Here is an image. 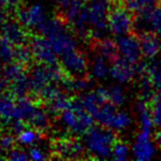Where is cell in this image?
Returning <instances> with one entry per match:
<instances>
[{
  "label": "cell",
  "instance_id": "1",
  "mask_svg": "<svg viewBox=\"0 0 161 161\" xmlns=\"http://www.w3.org/2000/svg\"><path fill=\"white\" fill-rule=\"evenodd\" d=\"M117 138L115 131L105 126H92L84 134L83 143L93 158L107 159L112 157Z\"/></svg>",
  "mask_w": 161,
  "mask_h": 161
},
{
  "label": "cell",
  "instance_id": "2",
  "mask_svg": "<svg viewBox=\"0 0 161 161\" xmlns=\"http://www.w3.org/2000/svg\"><path fill=\"white\" fill-rule=\"evenodd\" d=\"M62 12V18L73 28L78 36L85 39L90 34V17L85 0H55Z\"/></svg>",
  "mask_w": 161,
  "mask_h": 161
},
{
  "label": "cell",
  "instance_id": "3",
  "mask_svg": "<svg viewBox=\"0 0 161 161\" xmlns=\"http://www.w3.org/2000/svg\"><path fill=\"white\" fill-rule=\"evenodd\" d=\"M94 117L80 105L78 99H73L72 106L58 115L61 127L73 135H84L94 124Z\"/></svg>",
  "mask_w": 161,
  "mask_h": 161
},
{
  "label": "cell",
  "instance_id": "4",
  "mask_svg": "<svg viewBox=\"0 0 161 161\" xmlns=\"http://www.w3.org/2000/svg\"><path fill=\"white\" fill-rule=\"evenodd\" d=\"M66 75L62 66L55 64H44L40 63L36 64L30 69V84L31 92L38 94L42 87L49 83H61V80Z\"/></svg>",
  "mask_w": 161,
  "mask_h": 161
},
{
  "label": "cell",
  "instance_id": "5",
  "mask_svg": "<svg viewBox=\"0 0 161 161\" xmlns=\"http://www.w3.org/2000/svg\"><path fill=\"white\" fill-rule=\"evenodd\" d=\"M113 0H88V17L94 39H102L107 32L108 14L110 11Z\"/></svg>",
  "mask_w": 161,
  "mask_h": 161
},
{
  "label": "cell",
  "instance_id": "6",
  "mask_svg": "<svg viewBox=\"0 0 161 161\" xmlns=\"http://www.w3.org/2000/svg\"><path fill=\"white\" fill-rule=\"evenodd\" d=\"M16 18L23 27L36 29L47 19V14L42 3H34L19 7L16 11Z\"/></svg>",
  "mask_w": 161,
  "mask_h": 161
},
{
  "label": "cell",
  "instance_id": "7",
  "mask_svg": "<svg viewBox=\"0 0 161 161\" xmlns=\"http://www.w3.org/2000/svg\"><path fill=\"white\" fill-rule=\"evenodd\" d=\"M132 25L134 18L126 7H115L108 14V28L116 36L129 33Z\"/></svg>",
  "mask_w": 161,
  "mask_h": 161
},
{
  "label": "cell",
  "instance_id": "8",
  "mask_svg": "<svg viewBox=\"0 0 161 161\" xmlns=\"http://www.w3.org/2000/svg\"><path fill=\"white\" fill-rule=\"evenodd\" d=\"M61 66L67 75L71 76H86L88 69V61L83 52L74 50L64 55L60 56Z\"/></svg>",
  "mask_w": 161,
  "mask_h": 161
},
{
  "label": "cell",
  "instance_id": "9",
  "mask_svg": "<svg viewBox=\"0 0 161 161\" xmlns=\"http://www.w3.org/2000/svg\"><path fill=\"white\" fill-rule=\"evenodd\" d=\"M53 153L61 159H80L84 156L86 149L84 143L74 138H60L54 141Z\"/></svg>",
  "mask_w": 161,
  "mask_h": 161
},
{
  "label": "cell",
  "instance_id": "10",
  "mask_svg": "<svg viewBox=\"0 0 161 161\" xmlns=\"http://www.w3.org/2000/svg\"><path fill=\"white\" fill-rule=\"evenodd\" d=\"M52 45V49L58 56H62L74 50H77V41L74 34L64 27L63 29L47 36Z\"/></svg>",
  "mask_w": 161,
  "mask_h": 161
},
{
  "label": "cell",
  "instance_id": "11",
  "mask_svg": "<svg viewBox=\"0 0 161 161\" xmlns=\"http://www.w3.org/2000/svg\"><path fill=\"white\" fill-rule=\"evenodd\" d=\"M117 49L120 58L129 61L131 63H138L140 60L141 49H140V42L135 36L127 33L123 36H117L116 40Z\"/></svg>",
  "mask_w": 161,
  "mask_h": 161
},
{
  "label": "cell",
  "instance_id": "12",
  "mask_svg": "<svg viewBox=\"0 0 161 161\" xmlns=\"http://www.w3.org/2000/svg\"><path fill=\"white\" fill-rule=\"evenodd\" d=\"M30 47H31L33 58L40 63L44 64H55L58 61V55L52 49L49 39L47 36H36L30 40Z\"/></svg>",
  "mask_w": 161,
  "mask_h": 161
},
{
  "label": "cell",
  "instance_id": "13",
  "mask_svg": "<svg viewBox=\"0 0 161 161\" xmlns=\"http://www.w3.org/2000/svg\"><path fill=\"white\" fill-rule=\"evenodd\" d=\"M151 132L140 130L135 138L131 147V153L135 159L139 161L150 160L156 154V146L151 140Z\"/></svg>",
  "mask_w": 161,
  "mask_h": 161
},
{
  "label": "cell",
  "instance_id": "14",
  "mask_svg": "<svg viewBox=\"0 0 161 161\" xmlns=\"http://www.w3.org/2000/svg\"><path fill=\"white\" fill-rule=\"evenodd\" d=\"M18 20H8L6 19L0 23V36L7 39L10 43L16 45L25 44L29 40V34Z\"/></svg>",
  "mask_w": 161,
  "mask_h": 161
},
{
  "label": "cell",
  "instance_id": "15",
  "mask_svg": "<svg viewBox=\"0 0 161 161\" xmlns=\"http://www.w3.org/2000/svg\"><path fill=\"white\" fill-rule=\"evenodd\" d=\"M80 105L83 106L90 114L94 115L104 103L108 102L106 87H98L94 91L80 93L77 97Z\"/></svg>",
  "mask_w": 161,
  "mask_h": 161
},
{
  "label": "cell",
  "instance_id": "16",
  "mask_svg": "<svg viewBox=\"0 0 161 161\" xmlns=\"http://www.w3.org/2000/svg\"><path fill=\"white\" fill-rule=\"evenodd\" d=\"M110 64L109 75L118 84H127L135 77L137 69L132 65L134 63L123 58H118Z\"/></svg>",
  "mask_w": 161,
  "mask_h": 161
},
{
  "label": "cell",
  "instance_id": "17",
  "mask_svg": "<svg viewBox=\"0 0 161 161\" xmlns=\"http://www.w3.org/2000/svg\"><path fill=\"white\" fill-rule=\"evenodd\" d=\"M17 99L10 93L0 94V125H9L14 117Z\"/></svg>",
  "mask_w": 161,
  "mask_h": 161
},
{
  "label": "cell",
  "instance_id": "18",
  "mask_svg": "<svg viewBox=\"0 0 161 161\" xmlns=\"http://www.w3.org/2000/svg\"><path fill=\"white\" fill-rule=\"evenodd\" d=\"M140 49L141 54L147 58H157L161 50V43L156 34L151 32H145L140 34Z\"/></svg>",
  "mask_w": 161,
  "mask_h": 161
},
{
  "label": "cell",
  "instance_id": "19",
  "mask_svg": "<svg viewBox=\"0 0 161 161\" xmlns=\"http://www.w3.org/2000/svg\"><path fill=\"white\" fill-rule=\"evenodd\" d=\"M61 86L63 90L66 92H74V93H84L87 92L92 88L93 83L92 80L86 76H71V75H65L64 78L61 80Z\"/></svg>",
  "mask_w": 161,
  "mask_h": 161
},
{
  "label": "cell",
  "instance_id": "20",
  "mask_svg": "<svg viewBox=\"0 0 161 161\" xmlns=\"http://www.w3.org/2000/svg\"><path fill=\"white\" fill-rule=\"evenodd\" d=\"M94 47L96 50V53L101 54L102 56L106 58L109 63L114 62L116 58H118V49H117L116 41L109 40V39L102 38L95 40Z\"/></svg>",
  "mask_w": 161,
  "mask_h": 161
},
{
  "label": "cell",
  "instance_id": "21",
  "mask_svg": "<svg viewBox=\"0 0 161 161\" xmlns=\"http://www.w3.org/2000/svg\"><path fill=\"white\" fill-rule=\"evenodd\" d=\"M27 124H29L32 128L38 129L40 131H44L50 126V112L44 108L36 106L30 117L28 118Z\"/></svg>",
  "mask_w": 161,
  "mask_h": 161
},
{
  "label": "cell",
  "instance_id": "22",
  "mask_svg": "<svg viewBox=\"0 0 161 161\" xmlns=\"http://www.w3.org/2000/svg\"><path fill=\"white\" fill-rule=\"evenodd\" d=\"M109 62L106 60L104 56H102L101 54L97 53L96 55H94L92 62L90 64V73L91 76L95 80H103L106 76L109 74V69L110 66Z\"/></svg>",
  "mask_w": 161,
  "mask_h": 161
},
{
  "label": "cell",
  "instance_id": "23",
  "mask_svg": "<svg viewBox=\"0 0 161 161\" xmlns=\"http://www.w3.org/2000/svg\"><path fill=\"white\" fill-rule=\"evenodd\" d=\"M36 107V103L32 99H30L27 96L17 97V105H16V112H14V120L20 119V120L27 121L30 115Z\"/></svg>",
  "mask_w": 161,
  "mask_h": 161
},
{
  "label": "cell",
  "instance_id": "24",
  "mask_svg": "<svg viewBox=\"0 0 161 161\" xmlns=\"http://www.w3.org/2000/svg\"><path fill=\"white\" fill-rule=\"evenodd\" d=\"M9 93L14 97H22L27 96L29 92H31V84H30V77L25 73L20 75L18 78L12 80L9 84Z\"/></svg>",
  "mask_w": 161,
  "mask_h": 161
},
{
  "label": "cell",
  "instance_id": "25",
  "mask_svg": "<svg viewBox=\"0 0 161 161\" xmlns=\"http://www.w3.org/2000/svg\"><path fill=\"white\" fill-rule=\"evenodd\" d=\"M137 115H138V120L140 124L141 130L151 132L153 120H152L151 110L147 106V102H143L140 99L137 103Z\"/></svg>",
  "mask_w": 161,
  "mask_h": 161
},
{
  "label": "cell",
  "instance_id": "26",
  "mask_svg": "<svg viewBox=\"0 0 161 161\" xmlns=\"http://www.w3.org/2000/svg\"><path fill=\"white\" fill-rule=\"evenodd\" d=\"M21 63L19 62H9L7 64H5L1 69H0V77H3L6 82L11 83L12 80H14L16 78H18L20 75H22L25 73V69Z\"/></svg>",
  "mask_w": 161,
  "mask_h": 161
},
{
  "label": "cell",
  "instance_id": "27",
  "mask_svg": "<svg viewBox=\"0 0 161 161\" xmlns=\"http://www.w3.org/2000/svg\"><path fill=\"white\" fill-rule=\"evenodd\" d=\"M131 124L132 118L129 113L125 112V110H116L108 128L113 129L114 131H123V130L129 128Z\"/></svg>",
  "mask_w": 161,
  "mask_h": 161
},
{
  "label": "cell",
  "instance_id": "28",
  "mask_svg": "<svg viewBox=\"0 0 161 161\" xmlns=\"http://www.w3.org/2000/svg\"><path fill=\"white\" fill-rule=\"evenodd\" d=\"M17 143L21 147H31L41 139V131L34 128H25L17 135Z\"/></svg>",
  "mask_w": 161,
  "mask_h": 161
},
{
  "label": "cell",
  "instance_id": "29",
  "mask_svg": "<svg viewBox=\"0 0 161 161\" xmlns=\"http://www.w3.org/2000/svg\"><path fill=\"white\" fill-rule=\"evenodd\" d=\"M153 9V8H152ZM152 9H146L141 11L136 12V16L134 18V25L132 28L136 30L138 33H145L149 32L151 30V25H150V14H151Z\"/></svg>",
  "mask_w": 161,
  "mask_h": 161
},
{
  "label": "cell",
  "instance_id": "30",
  "mask_svg": "<svg viewBox=\"0 0 161 161\" xmlns=\"http://www.w3.org/2000/svg\"><path fill=\"white\" fill-rule=\"evenodd\" d=\"M147 74L151 80L154 90L161 93V58H152V61L147 64Z\"/></svg>",
  "mask_w": 161,
  "mask_h": 161
},
{
  "label": "cell",
  "instance_id": "31",
  "mask_svg": "<svg viewBox=\"0 0 161 161\" xmlns=\"http://www.w3.org/2000/svg\"><path fill=\"white\" fill-rule=\"evenodd\" d=\"M72 99H69L67 97V95L65 93L61 94L60 96H58L56 98H54L53 101L47 103V109L50 112V114L53 115H60L62 112H64L65 109L69 108L72 106Z\"/></svg>",
  "mask_w": 161,
  "mask_h": 161
},
{
  "label": "cell",
  "instance_id": "32",
  "mask_svg": "<svg viewBox=\"0 0 161 161\" xmlns=\"http://www.w3.org/2000/svg\"><path fill=\"white\" fill-rule=\"evenodd\" d=\"M153 85L151 83V80L148 76L147 72L140 74V82H139V94L140 99L143 102H151L154 96Z\"/></svg>",
  "mask_w": 161,
  "mask_h": 161
},
{
  "label": "cell",
  "instance_id": "33",
  "mask_svg": "<svg viewBox=\"0 0 161 161\" xmlns=\"http://www.w3.org/2000/svg\"><path fill=\"white\" fill-rule=\"evenodd\" d=\"M107 90V97L108 102L116 105L117 107H120L127 101V95L125 90L120 85H112L109 87H106Z\"/></svg>",
  "mask_w": 161,
  "mask_h": 161
},
{
  "label": "cell",
  "instance_id": "34",
  "mask_svg": "<svg viewBox=\"0 0 161 161\" xmlns=\"http://www.w3.org/2000/svg\"><path fill=\"white\" fill-rule=\"evenodd\" d=\"M63 87L62 86L56 85V83H49L42 87V90L36 94V96L41 99V101L49 103V102L53 101L54 98H56L58 96H60L61 94H63Z\"/></svg>",
  "mask_w": 161,
  "mask_h": 161
},
{
  "label": "cell",
  "instance_id": "35",
  "mask_svg": "<svg viewBox=\"0 0 161 161\" xmlns=\"http://www.w3.org/2000/svg\"><path fill=\"white\" fill-rule=\"evenodd\" d=\"M14 60V47L7 39L0 36V64H7Z\"/></svg>",
  "mask_w": 161,
  "mask_h": 161
},
{
  "label": "cell",
  "instance_id": "36",
  "mask_svg": "<svg viewBox=\"0 0 161 161\" xmlns=\"http://www.w3.org/2000/svg\"><path fill=\"white\" fill-rule=\"evenodd\" d=\"M158 0H124V5L128 10L138 12L141 10L152 9Z\"/></svg>",
  "mask_w": 161,
  "mask_h": 161
},
{
  "label": "cell",
  "instance_id": "37",
  "mask_svg": "<svg viewBox=\"0 0 161 161\" xmlns=\"http://www.w3.org/2000/svg\"><path fill=\"white\" fill-rule=\"evenodd\" d=\"M33 53H32L31 47L25 44L16 45L14 47V60L21 63L22 65H28L32 61Z\"/></svg>",
  "mask_w": 161,
  "mask_h": 161
},
{
  "label": "cell",
  "instance_id": "38",
  "mask_svg": "<svg viewBox=\"0 0 161 161\" xmlns=\"http://www.w3.org/2000/svg\"><path fill=\"white\" fill-rule=\"evenodd\" d=\"M151 116L153 120V126L161 130V93L154 95L151 101Z\"/></svg>",
  "mask_w": 161,
  "mask_h": 161
},
{
  "label": "cell",
  "instance_id": "39",
  "mask_svg": "<svg viewBox=\"0 0 161 161\" xmlns=\"http://www.w3.org/2000/svg\"><path fill=\"white\" fill-rule=\"evenodd\" d=\"M130 152L131 151L127 143L123 142V141H116L114 148H113L112 158L116 161H125L129 158Z\"/></svg>",
  "mask_w": 161,
  "mask_h": 161
},
{
  "label": "cell",
  "instance_id": "40",
  "mask_svg": "<svg viewBox=\"0 0 161 161\" xmlns=\"http://www.w3.org/2000/svg\"><path fill=\"white\" fill-rule=\"evenodd\" d=\"M150 25H151V30L157 34L161 36V7L154 8L151 10L150 14Z\"/></svg>",
  "mask_w": 161,
  "mask_h": 161
},
{
  "label": "cell",
  "instance_id": "41",
  "mask_svg": "<svg viewBox=\"0 0 161 161\" xmlns=\"http://www.w3.org/2000/svg\"><path fill=\"white\" fill-rule=\"evenodd\" d=\"M14 134L12 132H6V134L0 135V149L10 150L14 147L17 143V138L14 137Z\"/></svg>",
  "mask_w": 161,
  "mask_h": 161
},
{
  "label": "cell",
  "instance_id": "42",
  "mask_svg": "<svg viewBox=\"0 0 161 161\" xmlns=\"http://www.w3.org/2000/svg\"><path fill=\"white\" fill-rule=\"evenodd\" d=\"M6 158L11 161H25L30 159L28 152H25L23 149H19V148H12V149L8 150Z\"/></svg>",
  "mask_w": 161,
  "mask_h": 161
},
{
  "label": "cell",
  "instance_id": "43",
  "mask_svg": "<svg viewBox=\"0 0 161 161\" xmlns=\"http://www.w3.org/2000/svg\"><path fill=\"white\" fill-rule=\"evenodd\" d=\"M28 154H29V158L34 161L45 160V159L47 158V154L45 153L44 150L40 147H36V146H31V147H29Z\"/></svg>",
  "mask_w": 161,
  "mask_h": 161
},
{
  "label": "cell",
  "instance_id": "44",
  "mask_svg": "<svg viewBox=\"0 0 161 161\" xmlns=\"http://www.w3.org/2000/svg\"><path fill=\"white\" fill-rule=\"evenodd\" d=\"M6 19H7V11H6V8L0 7V23L3 22Z\"/></svg>",
  "mask_w": 161,
  "mask_h": 161
},
{
  "label": "cell",
  "instance_id": "45",
  "mask_svg": "<svg viewBox=\"0 0 161 161\" xmlns=\"http://www.w3.org/2000/svg\"><path fill=\"white\" fill-rule=\"evenodd\" d=\"M9 6V0H0V7L7 8Z\"/></svg>",
  "mask_w": 161,
  "mask_h": 161
},
{
  "label": "cell",
  "instance_id": "46",
  "mask_svg": "<svg viewBox=\"0 0 161 161\" xmlns=\"http://www.w3.org/2000/svg\"><path fill=\"white\" fill-rule=\"evenodd\" d=\"M19 3V0H9V5H16Z\"/></svg>",
  "mask_w": 161,
  "mask_h": 161
},
{
  "label": "cell",
  "instance_id": "47",
  "mask_svg": "<svg viewBox=\"0 0 161 161\" xmlns=\"http://www.w3.org/2000/svg\"><path fill=\"white\" fill-rule=\"evenodd\" d=\"M0 159H1V158H0Z\"/></svg>",
  "mask_w": 161,
  "mask_h": 161
}]
</instances>
